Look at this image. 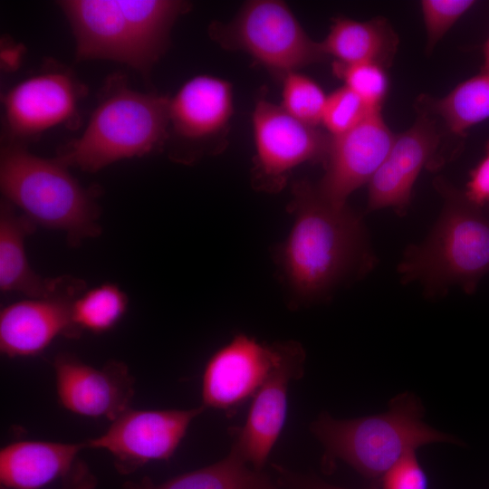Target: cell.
<instances>
[{
    "mask_svg": "<svg viewBox=\"0 0 489 489\" xmlns=\"http://www.w3.org/2000/svg\"><path fill=\"white\" fill-rule=\"evenodd\" d=\"M291 231L275 259L293 305L325 300L342 283L374 265L361 216L347 204L328 201L316 186L293 184Z\"/></svg>",
    "mask_w": 489,
    "mask_h": 489,
    "instance_id": "1",
    "label": "cell"
},
{
    "mask_svg": "<svg viewBox=\"0 0 489 489\" xmlns=\"http://www.w3.org/2000/svg\"><path fill=\"white\" fill-rule=\"evenodd\" d=\"M60 5L78 60L119 62L145 75L167 49L176 19L189 7L173 0H67Z\"/></svg>",
    "mask_w": 489,
    "mask_h": 489,
    "instance_id": "2",
    "label": "cell"
},
{
    "mask_svg": "<svg viewBox=\"0 0 489 489\" xmlns=\"http://www.w3.org/2000/svg\"><path fill=\"white\" fill-rule=\"evenodd\" d=\"M436 186L444 197L440 216L422 243L407 248L398 273L405 284L418 283L427 297L453 286L472 294L489 273V217L463 192L441 180Z\"/></svg>",
    "mask_w": 489,
    "mask_h": 489,
    "instance_id": "3",
    "label": "cell"
},
{
    "mask_svg": "<svg viewBox=\"0 0 489 489\" xmlns=\"http://www.w3.org/2000/svg\"><path fill=\"white\" fill-rule=\"evenodd\" d=\"M424 415L419 398L404 392L391 399L383 414L340 420L323 412L310 428L323 446L326 470L340 459L366 478L380 481L400 458L422 446L462 445L455 436L424 423Z\"/></svg>",
    "mask_w": 489,
    "mask_h": 489,
    "instance_id": "4",
    "label": "cell"
},
{
    "mask_svg": "<svg viewBox=\"0 0 489 489\" xmlns=\"http://www.w3.org/2000/svg\"><path fill=\"white\" fill-rule=\"evenodd\" d=\"M104 91L82 134L59 150L56 158L67 167L96 172L155 153L168 140L170 98L132 90L120 78Z\"/></svg>",
    "mask_w": 489,
    "mask_h": 489,
    "instance_id": "5",
    "label": "cell"
},
{
    "mask_svg": "<svg viewBox=\"0 0 489 489\" xmlns=\"http://www.w3.org/2000/svg\"><path fill=\"white\" fill-rule=\"evenodd\" d=\"M57 158H43L25 146L4 143L0 187L4 199L35 225L60 230L70 244L96 237L101 228L96 191L83 187Z\"/></svg>",
    "mask_w": 489,
    "mask_h": 489,
    "instance_id": "6",
    "label": "cell"
},
{
    "mask_svg": "<svg viewBox=\"0 0 489 489\" xmlns=\"http://www.w3.org/2000/svg\"><path fill=\"white\" fill-rule=\"evenodd\" d=\"M209 34L221 47L244 52L282 79L325 57L320 43L279 0L248 1L229 23L210 24Z\"/></svg>",
    "mask_w": 489,
    "mask_h": 489,
    "instance_id": "7",
    "label": "cell"
},
{
    "mask_svg": "<svg viewBox=\"0 0 489 489\" xmlns=\"http://www.w3.org/2000/svg\"><path fill=\"white\" fill-rule=\"evenodd\" d=\"M252 124L255 146L252 184L257 190L277 192L296 167L324 164L331 136L296 120L281 105L259 99Z\"/></svg>",
    "mask_w": 489,
    "mask_h": 489,
    "instance_id": "8",
    "label": "cell"
},
{
    "mask_svg": "<svg viewBox=\"0 0 489 489\" xmlns=\"http://www.w3.org/2000/svg\"><path fill=\"white\" fill-rule=\"evenodd\" d=\"M206 408L189 409L128 408L101 436L85 440L86 448L103 449L119 473L128 475L151 462L169 459L192 421Z\"/></svg>",
    "mask_w": 489,
    "mask_h": 489,
    "instance_id": "9",
    "label": "cell"
},
{
    "mask_svg": "<svg viewBox=\"0 0 489 489\" xmlns=\"http://www.w3.org/2000/svg\"><path fill=\"white\" fill-rule=\"evenodd\" d=\"M86 91L69 70L60 68L18 82L3 97L5 143L25 146L50 129L77 121Z\"/></svg>",
    "mask_w": 489,
    "mask_h": 489,
    "instance_id": "10",
    "label": "cell"
},
{
    "mask_svg": "<svg viewBox=\"0 0 489 489\" xmlns=\"http://www.w3.org/2000/svg\"><path fill=\"white\" fill-rule=\"evenodd\" d=\"M233 111L229 82L207 74L190 78L169 99L171 158L180 163L194 162L209 149L207 141L225 129Z\"/></svg>",
    "mask_w": 489,
    "mask_h": 489,
    "instance_id": "11",
    "label": "cell"
},
{
    "mask_svg": "<svg viewBox=\"0 0 489 489\" xmlns=\"http://www.w3.org/2000/svg\"><path fill=\"white\" fill-rule=\"evenodd\" d=\"M285 345L286 341L268 344L236 334L205 366L202 406L233 411L253 398L281 360Z\"/></svg>",
    "mask_w": 489,
    "mask_h": 489,
    "instance_id": "12",
    "label": "cell"
},
{
    "mask_svg": "<svg viewBox=\"0 0 489 489\" xmlns=\"http://www.w3.org/2000/svg\"><path fill=\"white\" fill-rule=\"evenodd\" d=\"M81 279L66 276L62 285L46 297L29 298L4 307L0 312V350L9 358L34 357L59 336L78 338L72 305L84 292Z\"/></svg>",
    "mask_w": 489,
    "mask_h": 489,
    "instance_id": "13",
    "label": "cell"
},
{
    "mask_svg": "<svg viewBox=\"0 0 489 489\" xmlns=\"http://www.w3.org/2000/svg\"><path fill=\"white\" fill-rule=\"evenodd\" d=\"M305 351L287 340L283 355L254 395L244 425L233 431L231 452L252 468L261 469L284 427L288 410V387L302 377Z\"/></svg>",
    "mask_w": 489,
    "mask_h": 489,
    "instance_id": "14",
    "label": "cell"
},
{
    "mask_svg": "<svg viewBox=\"0 0 489 489\" xmlns=\"http://www.w3.org/2000/svg\"><path fill=\"white\" fill-rule=\"evenodd\" d=\"M395 136L380 110L368 115L351 129L331 136L323 164L325 172L316 188L330 202L347 204L348 197L369 184L385 158Z\"/></svg>",
    "mask_w": 489,
    "mask_h": 489,
    "instance_id": "15",
    "label": "cell"
},
{
    "mask_svg": "<svg viewBox=\"0 0 489 489\" xmlns=\"http://www.w3.org/2000/svg\"><path fill=\"white\" fill-rule=\"evenodd\" d=\"M53 370L57 398L72 413L113 421L129 408L134 378L123 362L112 360L95 368L61 353L54 359Z\"/></svg>",
    "mask_w": 489,
    "mask_h": 489,
    "instance_id": "16",
    "label": "cell"
},
{
    "mask_svg": "<svg viewBox=\"0 0 489 489\" xmlns=\"http://www.w3.org/2000/svg\"><path fill=\"white\" fill-rule=\"evenodd\" d=\"M439 144L437 128L426 114L395 136L387 157L369 182L368 211L389 207L398 215H405L415 181L432 163Z\"/></svg>",
    "mask_w": 489,
    "mask_h": 489,
    "instance_id": "17",
    "label": "cell"
},
{
    "mask_svg": "<svg viewBox=\"0 0 489 489\" xmlns=\"http://www.w3.org/2000/svg\"><path fill=\"white\" fill-rule=\"evenodd\" d=\"M85 442L22 440L0 451L1 489H41L63 479L73 468Z\"/></svg>",
    "mask_w": 489,
    "mask_h": 489,
    "instance_id": "18",
    "label": "cell"
},
{
    "mask_svg": "<svg viewBox=\"0 0 489 489\" xmlns=\"http://www.w3.org/2000/svg\"><path fill=\"white\" fill-rule=\"evenodd\" d=\"M36 225L3 199L0 205V290L20 292L29 298L54 293L66 276L43 278L31 267L25 251V238Z\"/></svg>",
    "mask_w": 489,
    "mask_h": 489,
    "instance_id": "19",
    "label": "cell"
},
{
    "mask_svg": "<svg viewBox=\"0 0 489 489\" xmlns=\"http://www.w3.org/2000/svg\"><path fill=\"white\" fill-rule=\"evenodd\" d=\"M398 36L385 19L360 22L347 17L333 20L320 42L323 54L345 64L370 62L385 68L398 47Z\"/></svg>",
    "mask_w": 489,
    "mask_h": 489,
    "instance_id": "20",
    "label": "cell"
},
{
    "mask_svg": "<svg viewBox=\"0 0 489 489\" xmlns=\"http://www.w3.org/2000/svg\"><path fill=\"white\" fill-rule=\"evenodd\" d=\"M122 489H276L270 477L229 452L222 460L163 483L149 477L128 481Z\"/></svg>",
    "mask_w": 489,
    "mask_h": 489,
    "instance_id": "21",
    "label": "cell"
},
{
    "mask_svg": "<svg viewBox=\"0 0 489 489\" xmlns=\"http://www.w3.org/2000/svg\"><path fill=\"white\" fill-rule=\"evenodd\" d=\"M447 129L456 135L489 119V72L458 84L445 97L430 103Z\"/></svg>",
    "mask_w": 489,
    "mask_h": 489,
    "instance_id": "22",
    "label": "cell"
},
{
    "mask_svg": "<svg viewBox=\"0 0 489 489\" xmlns=\"http://www.w3.org/2000/svg\"><path fill=\"white\" fill-rule=\"evenodd\" d=\"M127 294L114 283H103L82 292L72 305V320L82 333L110 331L127 312Z\"/></svg>",
    "mask_w": 489,
    "mask_h": 489,
    "instance_id": "23",
    "label": "cell"
},
{
    "mask_svg": "<svg viewBox=\"0 0 489 489\" xmlns=\"http://www.w3.org/2000/svg\"><path fill=\"white\" fill-rule=\"evenodd\" d=\"M282 96L281 106L291 116L312 127L321 123L327 95L312 79L298 72L286 74Z\"/></svg>",
    "mask_w": 489,
    "mask_h": 489,
    "instance_id": "24",
    "label": "cell"
},
{
    "mask_svg": "<svg viewBox=\"0 0 489 489\" xmlns=\"http://www.w3.org/2000/svg\"><path fill=\"white\" fill-rule=\"evenodd\" d=\"M332 68L345 87L357 94L369 108L380 110L388 86L383 66L370 62L345 64L335 62Z\"/></svg>",
    "mask_w": 489,
    "mask_h": 489,
    "instance_id": "25",
    "label": "cell"
},
{
    "mask_svg": "<svg viewBox=\"0 0 489 489\" xmlns=\"http://www.w3.org/2000/svg\"><path fill=\"white\" fill-rule=\"evenodd\" d=\"M357 94L343 86L327 96L321 123L331 136L340 135L361 122L371 112Z\"/></svg>",
    "mask_w": 489,
    "mask_h": 489,
    "instance_id": "26",
    "label": "cell"
},
{
    "mask_svg": "<svg viewBox=\"0 0 489 489\" xmlns=\"http://www.w3.org/2000/svg\"><path fill=\"white\" fill-rule=\"evenodd\" d=\"M473 0H423L421 11L427 49H432L474 5Z\"/></svg>",
    "mask_w": 489,
    "mask_h": 489,
    "instance_id": "27",
    "label": "cell"
},
{
    "mask_svg": "<svg viewBox=\"0 0 489 489\" xmlns=\"http://www.w3.org/2000/svg\"><path fill=\"white\" fill-rule=\"evenodd\" d=\"M380 482L382 489H428L427 477L417 459L416 451L400 458Z\"/></svg>",
    "mask_w": 489,
    "mask_h": 489,
    "instance_id": "28",
    "label": "cell"
},
{
    "mask_svg": "<svg viewBox=\"0 0 489 489\" xmlns=\"http://www.w3.org/2000/svg\"><path fill=\"white\" fill-rule=\"evenodd\" d=\"M463 193L469 202L479 207L489 203V142L484 158L471 171L465 191Z\"/></svg>",
    "mask_w": 489,
    "mask_h": 489,
    "instance_id": "29",
    "label": "cell"
},
{
    "mask_svg": "<svg viewBox=\"0 0 489 489\" xmlns=\"http://www.w3.org/2000/svg\"><path fill=\"white\" fill-rule=\"evenodd\" d=\"M278 476V483L286 489H346L327 484L315 476L299 474L273 465Z\"/></svg>",
    "mask_w": 489,
    "mask_h": 489,
    "instance_id": "30",
    "label": "cell"
},
{
    "mask_svg": "<svg viewBox=\"0 0 489 489\" xmlns=\"http://www.w3.org/2000/svg\"><path fill=\"white\" fill-rule=\"evenodd\" d=\"M97 478L88 465L78 459L72 471L62 480L59 489H95Z\"/></svg>",
    "mask_w": 489,
    "mask_h": 489,
    "instance_id": "31",
    "label": "cell"
},
{
    "mask_svg": "<svg viewBox=\"0 0 489 489\" xmlns=\"http://www.w3.org/2000/svg\"><path fill=\"white\" fill-rule=\"evenodd\" d=\"M1 56L2 61H4L8 67H12L20 62L21 52L17 46H12V48L5 50Z\"/></svg>",
    "mask_w": 489,
    "mask_h": 489,
    "instance_id": "32",
    "label": "cell"
},
{
    "mask_svg": "<svg viewBox=\"0 0 489 489\" xmlns=\"http://www.w3.org/2000/svg\"><path fill=\"white\" fill-rule=\"evenodd\" d=\"M482 72H489V37L484 45Z\"/></svg>",
    "mask_w": 489,
    "mask_h": 489,
    "instance_id": "33",
    "label": "cell"
}]
</instances>
